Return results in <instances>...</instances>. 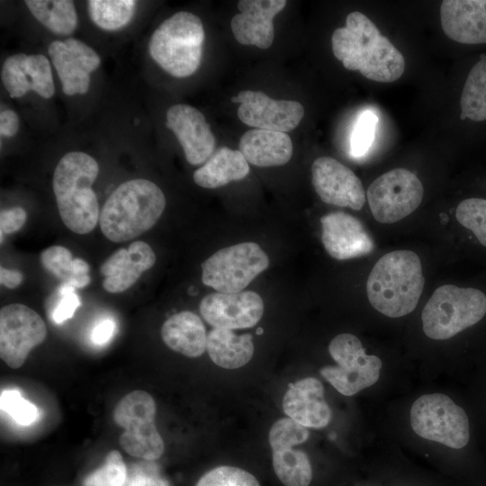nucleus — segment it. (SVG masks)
Segmentation results:
<instances>
[{
    "instance_id": "obj_29",
    "label": "nucleus",
    "mask_w": 486,
    "mask_h": 486,
    "mask_svg": "<svg viewBox=\"0 0 486 486\" xmlns=\"http://www.w3.org/2000/svg\"><path fill=\"white\" fill-rule=\"evenodd\" d=\"M461 120H486V55L470 70L460 98Z\"/></svg>"
},
{
    "instance_id": "obj_35",
    "label": "nucleus",
    "mask_w": 486,
    "mask_h": 486,
    "mask_svg": "<svg viewBox=\"0 0 486 486\" xmlns=\"http://www.w3.org/2000/svg\"><path fill=\"white\" fill-rule=\"evenodd\" d=\"M0 406L18 424L29 426L34 423L40 417L38 408L22 398L16 389H8L1 392Z\"/></svg>"
},
{
    "instance_id": "obj_23",
    "label": "nucleus",
    "mask_w": 486,
    "mask_h": 486,
    "mask_svg": "<svg viewBox=\"0 0 486 486\" xmlns=\"http://www.w3.org/2000/svg\"><path fill=\"white\" fill-rule=\"evenodd\" d=\"M238 150L254 166H282L292 156V142L285 132L254 129L243 134Z\"/></svg>"
},
{
    "instance_id": "obj_14",
    "label": "nucleus",
    "mask_w": 486,
    "mask_h": 486,
    "mask_svg": "<svg viewBox=\"0 0 486 486\" xmlns=\"http://www.w3.org/2000/svg\"><path fill=\"white\" fill-rule=\"evenodd\" d=\"M199 309L212 327L232 330L254 327L263 316L264 302L253 291L213 292L202 298Z\"/></svg>"
},
{
    "instance_id": "obj_46",
    "label": "nucleus",
    "mask_w": 486,
    "mask_h": 486,
    "mask_svg": "<svg viewBox=\"0 0 486 486\" xmlns=\"http://www.w3.org/2000/svg\"><path fill=\"white\" fill-rule=\"evenodd\" d=\"M262 332H263V331H262V328H259L257 329V331H256L257 334H261Z\"/></svg>"
},
{
    "instance_id": "obj_32",
    "label": "nucleus",
    "mask_w": 486,
    "mask_h": 486,
    "mask_svg": "<svg viewBox=\"0 0 486 486\" xmlns=\"http://www.w3.org/2000/svg\"><path fill=\"white\" fill-rule=\"evenodd\" d=\"M26 54L18 53L8 57L2 67L1 79L11 97H21L32 86L26 71Z\"/></svg>"
},
{
    "instance_id": "obj_33",
    "label": "nucleus",
    "mask_w": 486,
    "mask_h": 486,
    "mask_svg": "<svg viewBox=\"0 0 486 486\" xmlns=\"http://www.w3.org/2000/svg\"><path fill=\"white\" fill-rule=\"evenodd\" d=\"M127 473L121 453L112 450L106 455L104 464L84 480L83 486H124Z\"/></svg>"
},
{
    "instance_id": "obj_44",
    "label": "nucleus",
    "mask_w": 486,
    "mask_h": 486,
    "mask_svg": "<svg viewBox=\"0 0 486 486\" xmlns=\"http://www.w3.org/2000/svg\"><path fill=\"white\" fill-rule=\"evenodd\" d=\"M19 130V118L15 112L4 110L0 113V133L4 137H13Z\"/></svg>"
},
{
    "instance_id": "obj_1",
    "label": "nucleus",
    "mask_w": 486,
    "mask_h": 486,
    "mask_svg": "<svg viewBox=\"0 0 486 486\" xmlns=\"http://www.w3.org/2000/svg\"><path fill=\"white\" fill-rule=\"evenodd\" d=\"M331 45L334 56L345 68L358 70L370 80L390 83L404 72L402 54L360 12L350 13L346 25L334 31Z\"/></svg>"
},
{
    "instance_id": "obj_16",
    "label": "nucleus",
    "mask_w": 486,
    "mask_h": 486,
    "mask_svg": "<svg viewBox=\"0 0 486 486\" xmlns=\"http://www.w3.org/2000/svg\"><path fill=\"white\" fill-rule=\"evenodd\" d=\"M48 53L62 83L64 94H86L90 84L89 74L101 62L98 54L83 41L73 38L52 41Z\"/></svg>"
},
{
    "instance_id": "obj_30",
    "label": "nucleus",
    "mask_w": 486,
    "mask_h": 486,
    "mask_svg": "<svg viewBox=\"0 0 486 486\" xmlns=\"http://www.w3.org/2000/svg\"><path fill=\"white\" fill-rule=\"evenodd\" d=\"M273 467L285 486H309L312 478L307 454L292 446L273 450Z\"/></svg>"
},
{
    "instance_id": "obj_4",
    "label": "nucleus",
    "mask_w": 486,
    "mask_h": 486,
    "mask_svg": "<svg viewBox=\"0 0 486 486\" xmlns=\"http://www.w3.org/2000/svg\"><path fill=\"white\" fill-rule=\"evenodd\" d=\"M424 284L418 256L410 250H395L375 263L366 282V292L376 310L399 318L416 308Z\"/></svg>"
},
{
    "instance_id": "obj_27",
    "label": "nucleus",
    "mask_w": 486,
    "mask_h": 486,
    "mask_svg": "<svg viewBox=\"0 0 486 486\" xmlns=\"http://www.w3.org/2000/svg\"><path fill=\"white\" fill-rule=\"evenodd\" d=\"M42 266L63 284L74 288H83L89 284L90 267L82 258L72 257V254L65 247L51 246L45 248L40 256Z\"/></svg>"
},
{
    "instance_id": "obj_40",
    "label": "nucleus",
    "mask_w": 486,
    "mask_h": 486,
    "mask_svg": "<svg viewBox=\"0 0 486 486\" xmlns=\"http://www.w3.org/2000/svg\"><path fill=\"white\" fill-rule=\"evenodd\" d=\"M72 286L63 284L58 291V301L52 310V320L57 324H61L73 317L76 309L80 306V300Z\"/></svg>"
},
{
    "instance_id": "obj_37",
    "label": "nucleus",
    "mask_w": 486,
    "mask_h": 486,
    "mask_svg": "<svg viewBox=\"0 0 486 486\" xmlns=\"http://www.w3.org/2000/svg\"><path fill=\"white\" fill-rule=\"evenodd\" d=\"M195 486H260L248 472L234 466H219L206 472Z\"/></svg>"
},
{
    "instance_id": "obj_22",
    "label": "nucleus",
    "mask_w": 486,
    "mask_h": 486,
    "mask_svg": "<svg viewBox=\"0 0 486 486\" xmlns=\"http://www.w3.org/2000/svg\"><path fill=\"white\" fill-rule=\"evenodd\" d=\"M284 413L297 423L321 428L331 419V410L324 399V388L316 378L308 377L289 384L283 399Z\"/></svg>"
},
{
    "instance_id": "obj_42",
    "label": "nucleus",
    "mask_w": 486,
    "mask_h": 486,
    "mask_svg": "<svg viewBox=\"0 0 486 486\" xmlns=\"http://www.w3.org/2000/svg\"><path fill=\"white\" fill-rule=\"evenodd\" d=\"M27 213L19 206L4 209L0 213V230L3 234H12L19 230L25 223Z\"/></svg>"
},
{
    "instance_id": "obj_43",
    "label": "nucleus",
    "mask_w": 486,
    "mask_h": 486,
    "mask_svg": "<svg viewBox=\"0 0 486 486\" xmlns=\"http://www.w3.org/2000/svg\"><path fill=\"white\" fill-rule=\"evenodd\" d=\"M115 329V323L111 319H105L98 322L93 328L90 338L95 345H104L112 337Z\"/></svg>"
},
{
    "instance_id": "obj_31",
    "label": "nucleus",
    "mask_w": 486,
    "mask_h": 486,
    "mask_svg": "<svg viewBox=\"0 0 486 486\" xmlns=\"http://www.w3.org/2000/svg\"><path fill=\"white\" fill-rule=\"evenodd\" d=\"M136 2L132 0H91L88 12L92 21L104 30H118L131 20Z\"/></svg>"
},
{
    "instance_id": "obj_7",
    "label": "nucleus",
    "mask_w": 486,
    "mask_h": 486,
    "mask_svg": "<svg viewBox=\"0 0 486 486\" xmlns=\"http://www.w3.org/2000/svg\"><path fill=\"white\" fill-rule=\"evenodd\" d=\"M156 402L144 391L123 396L113 410L114 422L124 428L119 442L129 454L147 461L159 458L164 442L155 425Z\"/></svg>"
},
{
    "instance_id": "obj_9",
    "label": "nucleus",
    "mask_w": 486,
    "mask_h": 486,
    "mask_svg": "<svg viewBox=\"0 0 486 486\" xmlns=\"http://www.w3.org/2000/svg\"><path fill=\"white\" fill-rule=\"evenodd\" d=\"M410 425L419 436L459 449L470 437L465 411L441 393L420 396L412 405Z\"/></svg>"
},
{
    "instance_id": "obj_15",
    "label": "nucleus",
    "mask_w": 486,
    "mask_h": 486,
    "mask_svg": "<svg viewBox=\"0 0 486 486\" xmlns=\"http://www.w3.org/2000/svg\"><path fill=\"white\" fill-rule=\"evenodd\" d=\"M312 184L321 201L359 211L365 202L362 182L355 173L329 157H320L311 166Z\"/></svg>"
},
{
    "instance_id": "obj_20",
    "label": "nucleus",
    "mask_w": 486,
    "mask_h": 486,
    "mask_svg": "<svg viewBox=\"0 0 486 486\" xmlns=\"http://www.w3.org/2000/svg\"><path fill=\"white\" fill-rule=\"evenodd\" d=\"M156 262L151 247L144 241H134L127 248H119L101 266L103 287L111 293H119L131 287Z\"/></svg>"
},
{
    "instance_id": "obj_12",
    "label": "nucleus",
    "mask_w": 486,
    "mask_h": 486,
    "mask_svg": "<svg viewBox=\"0 0 486 486\" xmlns=\"http://www.w3.org/2000/svg\"><path fill=\"white\" fill-rule=\"evenodd\" d=\"M46 336L44 320L30 307L12 303L1 308L0 356L9 367H21L30 351L40 345Z\"/></svg>"
},
{
    "instance_id": "obj_18",
    "label": "nucleus",
    "mask_w": 486,
    "mask_h": 486,
    "mask_svg": "<svg viewBox=\"0 0 486 486\" xmlns=\"http://www.w3.org/2000/svg\"><path fill=\"white\" fill-rule=\"evenodd\" d=\"M321 240L333 258L346 260L371 253L374 241L356 217L338 212L320 219Z\"/></svg>"
},
{
    "instance_id": "obj_5",
    "label": "nucleus",
    "mask_w": 486,
    "mask_h": 486,
    "mask_svg": "<svg viewBox=\"0 0 486 486\" xmlns=\"http://www.w3.org/2000/svg\"><path fill=\"white\" fill-rule=\"evenodd\" d=\"M204 37L201 19L192 13L181 11L156 29L148 50L165 71L176 77H186L201 64Z\"/></svg>"
},
{
    "instance_id": "obj_6",
    "label": "nucleus",
    "mask_w": 486,
    "mask_h": 486,
    "mask_svg": "<svg viewBox=\"0 0 486 486\" xmlns=\"http://www.w3.org/2000/svg\"><path fill=\"white\" fill-rule=\"evenodd\" d=\"M485 314L486 295L482 291L445 284L434 292L423 309V330L432 339H447L476 324Z\"/></svg>"
},
{
    "instance_id": "obj_21",
    "label": "nucleus",
    "mask_w": 486,
    "mask_h": 486,
    "mask_svg": "<svg viewBox=\"0 0 486 486\" xmlns=\"http://www.w3.org/2000/svg\"><path fill=\"white\" fill-rule=\"evenodd\" d=\"M440 20L451 40L464 44L486 43V0H444Z\"/></svg>"
},
{
    "instance_id": "obj_17",
    "label": "nucleus",
    "mask_w": 486,
    "mask_h": 486,
    "mask_svg": "<svg viewBox=\"0 0 486 486\" xmlns=\"http://www.w3.org/2000/svg\"><path fill=\"white\" fill-rule=\"evenodd\" d=\"M166 126L180 142L191 165L209 159L215 148V138L204 115L187 104H175L166 112Z\"/></svg>"
},
{
    "instance_id": "obj_36",
    "label": "nucleus",
    "mask_w": 486,
    "mask_h": 486,
    "mask_svg": "<svg viewBox=\"0 0 486 486\" xmlns=\"http://www.w3.org/2000/svg\"><path fill=\"white\" fill-rule=\"evenodd\" d=\"M26 71L32 86V91L43 98H50L55 93L50 61L42 54L28 55Z\"/></svg>"
},
{
    "instance_id": "obj_11",
    "label": "nucleus",
    "mask_w": 486,
    "mask_h": 486,
    "mask_svg": "<svg viewBox=\"0 0 486 486\" xmlns=\"http://www.w3.org/2000/svg\"><path fill=\"white\" fill-rule=\"evenodd\" d=\"M423 194L420 180L404 168L382 174L366 191L372 214L381 223H393L413 212L420 204Z\"/></svg>"
},
{
    "instance_id": "obj_45",
    "label": "nucleus",
    "mask_w": 486,
    "mask_h": 486,
    "mask_svg": "<svg viewBox=\"0 0 486 486\" xmlns=\"http://www.w3.org/2000/svg\"><path fill=\"white\" fill-rule=\"evenodd\" d=\"M22 280L23 275L20 271L7 269L4 266L0 267V283L6 288H17L21 284Z\"/></svg>"
},
{
    "instance_id": "obj_2",
    "label": "nucleus",
    "mask_w": 486,
    "mask_h": 486,
    "mask_svg": "<svg viewBox=\"0 0 486 486\" xmlns=\"http://www.w3.org/2000/svg\"><path fill=\"white\" fill-rule=\"evenodd\" d=\"M99 166L90 155L73 151L58 163L52 178L59 216L65 226L76 234H87L100 218L97 196L92 184Z\"/></svg>"
},
{
    "instance_id": "obj_25",
    "label": "nucleus",
    "mask_w": 486,
    "mask_h": 486,
    "mask_svg": "<svg viewBox=\"0 0 486 486\" xmlns=\"http://www.w3.org/2000/svg\"><path fill=\"white\" fill-rule=\"evenodd\" d=\"M249 170L248 162L239 150L223 147L194 171L193 178L197 185L214 189L245 178Z\"/></svg>"
},
{
    "instance_id": "obj_41",
    "label": "nucleus",
    "mask_w": 486,
    "mask_h": 486,
    "mask_svg": "<svg viewBox=\"0 0 486 486\" xmlns=\"http://www.w3.org/2000/svg\"><path fill=\"white\" fill-rule=\"evenodd\" d=\"M143 464H134L127 473L124 486H168L159 475Z\"/></svg>"
},
{
    "instance_id": "obj_19",
    "label": "nucleus",
    "mask_w": 486,
    "mask_h": 486,
    "mask_svg": "<svg viewBox=\"0 0 486 486\" xmlns=\"http://www.w3.org/2000/svg\"><path fill=\"white\" fill-rule=\"evenodd\" d=\"M285 0H240L239 13L231 19V30L237 41L268 49L274 38V17L286 4Z\"/></svg>"
},
{
    "instance_id": "obj_24",
    "label": "nucleus",
    "mask_w": 486,
    "mask_h": 486,
    "mask_svg": "<svg viewBox=\"0 0 486 486\" xmlns=\"http://www.w3.org/2000/svg\"><path fill=\"white\" fill-rule=\"evenodd\" d=\"M161 338L169 348L188 357L202 356L207 346L204 325L189 310L169 317L162 325Z\"/></svg>"
},
{
    "instance_id": "obj_13",
    "label": "nucleus",
    "mask_w": 486,
    "mask_h": 486,
    "mask_svg": "<svg viewBox=\"0 0 486 486\" xmlns=\"http://www.w3.org/2000/svg\"><path fill=\"white\" fill-rule=\"evenodd\" d=\"M231 101L240 104L239 120L256 129L286 133L295 129L304 115V108L299 102L275 100L261 91H240Z\"/></svg>"
},
{
    "instance_id": "obj_10",
    "label": "nucleus",
    "mask_w": 486,
    "mask_h": 486,
    "mask_svg": "<svg viewBox=\"0 0 486 486\" xmlns=\"http://www.w3.org/2000/svg\"><path fill=\"white\" fill-rule=\"evenodd\" d=\"M328 352L337 365L325 366L320 374L341 394L354 395L378 381L381 359L367 355L355 335L336 336L329 343Z\"/></svg>"
},
{
    "instance_id": "obj_28",
    "label": "nucleus",
    "mask_w": 486,
    "mask_h": 486,
    "mask_svg": "<svg viewBox=\"0 0 486 486\" xmlns=\"http://www.w3.org/2000/svg\"><path fill=\"white\" fill-rule=\"evenodd\" d=\"M34 17L54 33L68 35L77 24L74 3L68 0H26Z\"/></svg>"
},
{
    "instance_id": "obj_39",
    "label": "nucleus",
    "mask_w": 486,
    "mask_h": 486,
    "mask_svg": "<svg viewBox=\"0 0 486 486\" xmlns=\"http://www.w3.org/2000/svg\"><path fill=\"white\" fill-rule=\"evenodd\" d=\"M378 118L372 111H364L357 119L350 139V152L353 157L364 156L372 146Z\"/></svg>"
},
{
    "instance_id": "obj_38",
    "label": "nucleus",
    "mask_w": 486,
    "mask_h": 486,
    "mask_svg": "<svg viewBox=\"0 0 486 486\" xmlns=\"http://www.w3.org/2000/svg\"><path fill=\"white\" fill-rule=\"evenodd\" d=\"M309 437L306 427L290 418L277 420L269 431V444L273 450L293 446L305 442Z\"/></svg>"
},
{
    "instance_id": "obj_3",
    "label": "nucleus",
    "mask_w": 486,
    "mask_h": 486,
    "mask_svg": "<svg viewBox=\"0 0 486 486\" xmlns=\"http://www.w3.org/2000/svg\"><path fill=\"white\" fill-rule=\"evenodd\" d=\"M165 206V195L155 183L143 178L129 180L104 202L100 212V229L112 242L129 241L150 230Z\"/></svg>"
},
{
    "instance_id": "obj_34",
    "label": "nucleus",
    "mask_w": 486,
    "mask_h": 486,
    "mask_svg": "<svg viewBox=\"0 0 486 486\" xmlns=\"http://www.w3.org/2000/svg\"><path fill=\"white\" fill-rule=\"evenodd\" d=\"M460 224L475 235L479 242L486 247V199L468 198L462 201L455 212Z\"/></svg>"
},
{
    "instance_id": "obj_8",
    "label": "nucleus",
    "mask_w": 486,
    "mask_h": 486,
    "mask_svg": "<svg viewBox=\"0 0 486 486\" xmlns=\"http://www.w3.org/2000/svg\"><path fill=\"white\" fill-rule=\"evenodd\" d=\"M269 266L266 252L254 242L218 250L202 264V280L218 292H242Z\"/></svg>"
},
{
    "instance_id": "obj_26",
    "label": "nucleus",
    "mask_w": 486,
    "mask_h": 486,
    "mask_svg": "<svg viewBox=\"0 0 486 486\" xmlns=\"http://www.w3.org/2000/svg\"><path fill=\"white\" fill-rule=\"evenodd\" d=\"M206 349L217 365L235 369L250 361L254 344L250 334L237 335L230 329L214 328L207 335Z\"/></svg>"
}]
</instances>
